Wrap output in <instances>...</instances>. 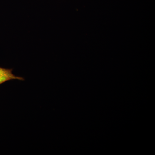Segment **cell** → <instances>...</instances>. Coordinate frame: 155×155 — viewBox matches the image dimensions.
I'll list each match as a JSON object with an SVG mask.
<instances>
[{
    "label": "cell",
    "instance_id": "obj_1",
    "mask_svg": "<svg viewBox=\"0 0 155 155\" xmlns=\"http://www.w3.org/2000/svg\"><path fill=\"white\" fill-rule=\"evenodd\" d=\"M12 69H5L0 67V84L13 79L24 80L23 78L14 75L12 73Z\"/></svg>",
    "mask_w": 155,
    "mask_h": 155
}]
</instances>
